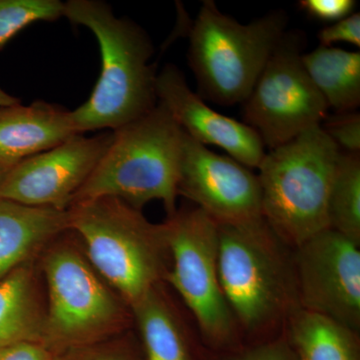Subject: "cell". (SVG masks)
<instances>
[{
	"mask_svg": "<svg viewBox=\"0 0 360 360\" xmlns=\"http://www.w3.org/2000/svg\"><path fill=\"white\" fill-rule=\"evenodd\" d=\"M276 11L243 25L205 0L189 30L188 63L200 96L219 105L243 103L288 26Z\"/></svg>",
	"mask_w": 360,
	"mask_h": 360,
	"instance_id": "6",
	"label": "cell"
},
{
	"mask_svg": "<svg viewBox=\"0 0 360 360\" xmlns=\"http://www.w3.org/2000/svg\"><path fill=\"white\" fill-rule=\"evenodd\" d=\"M302 63L329 110L356 111L360 104V52L322 46L303 53Z\"/></svg>",
	"mask_w": 360,
	"mask_h": 360,
	"instance_id": "18",
	"label": "cell"
},
{
	"mask_svg": "<svg viewBox=\"0 0 360 360\" xmlns=\"http://www.w3.org/2000/svg\"><path fill=\"white\" fill-rule=\"evenodd\" d=\"M295 354L285 340H276L252 348L232 360H295Z\"/></svg>",
	"mask_w": 360,
	"mask_h": 360,
	"instance_id": "25",
	"label": "cell"
},
{
	"mask_svg": "<svg viewBox=\"0 0 360 360\" xmlns=\"http://www.w3.org/2000/svg\"><path fill=\"white\" fill-rule=\"evenodd\" d=\"M304 44L302 33H284L243 103L245 124L269 150L321 125L328 117V104L303 65Z\"/></svg>",
	"mask_w": 360,
	"mask_h": 360,
	"instance_id": "9",
	"label": "cell"
},
{
	"mask_svg": "<svg viewBox=\"0 0 360 360\" xmlns=\"http://www.w3.org/2000/svg\"><path fill=\"white\" fill-rule=\"evenodd\" d=\"M47 251L44 271L49 290L44 343L82 347L125 326V302L101 281L86 257L60 243Z\"/></svg>",
	"mask_w": 360,
	"mask_h": 360,
	"instance_id": "7",
	"label": "cell"
},
{
	"mask_svg": "<svg viewBox=\"0 0 360 360\" xmlns=\"http://www.w3.org/2000/svg\"><path fill=\"white\" fill-rule=\"evenodd\" d=\"M72 25L94 33L101 54V72L91 96L71 111L77 134L94 130L112 131L155 108L153 42L143 28L129 18H117L101 0H70L65 14Z\"/></svg>",
	"mask_w": 360,
	"mask_h": 360,
	"instance_id": "1",
	"label": "cell"
},
{
	"mask_svg": "<svg viewBox=\"0 0 360 360\" xmlns=\"http://www.w3.org/2000/svg\"><path fill=\"white\" fill-rule=\"evenodd\" d=\"M163 229L172 262L165 279L193 312L205 340L227 345L236 321L219 283V225L196 207L175 212Z\"/></svg>",
	"mask_w": 360,
	"mask_h": 360,
	"instance_id": "8",
	"label": "cell"
},
{
	"mask_svg": "<svg viewBox=\"0 0 360 360\" xmlns=\"http://www.w3.org/2000/svg\"><path fill=\"white\" fill-rule=\"evenodd\" d=\"M45 311L30 264L0 279V350L15 343H44Z\"/></svg>",
	"mask_w": 360,
	"mask_h": 360,
	"instance_id": "16",
	"label": "cell"
},
{
	"mask_svg": "<svg viewBox=\"0 0 360 360\" xmlns=\"http://www.w3.org/2000/svg\"><path fill=\"white\" fill-rule=\"evenodd\" d=\"M286 317L288 345L298 360H359L357 333L352 329L300 305Z\"/></svg>",
	"mask_w": 360,
	"mask_h": 360,
	"instance_id": "17",
	"label": "cell"
},
{
	"mask_svg": "<svg viewBox=\"0 0 360 360\" xmlns=\"http://www.w3.org/2000/svg\"><path fill=\"white\" fill-rule=\"evenodd\" d=\"M359 245L328 227L295 248L293 259L298 305L355 333L360 328Z\"/></svg>",
	"mask_w": 360,
	"mask_h": 360,
	"instance_id": "10",
	"label": "cell"
},
{
	"mask_svg": "<svg viewBox=\"0 0 360 360\" xmlns=\"http://www.w3.org/2000/svg\"><path fill=\"white\" fill-rule=\"evenodd\" d=\"M0 360H52L44 343L25 341L0 350Z\"/></svg>",
	"mask_w": 360,
	"mask_h": 360,
	"instance_id": "26",
	"label": "cell"
},
{
	"mask_svg": "<svg viewBox=\"0 0 360 360\" xmlns=\"http://www.w3.org/2000/svg\"><path fill=\"white\" fill-rule=\"evenodd\" d=\"M302 11L323 22L335 23L354 13V0H302Z\"/></svg>",
	"mask_w": 360,
	"mask_h": 360,
	"instance_id": "23",
	"label": "cell"
},
{
	"mask_svg": "<svg viewBox=\"0 0 360 360\" xmlns=\"http://www.w3.org/2000/svg\"><path fill=\"white\" fill-rule=\"evenodd\" d=\"M217 225L219 283L234 319L250 333L272 328L298 305L285 245L264 219Z\"/></svg>",
	"mask_w": 360,
	"mask_h": 360,
	"instance_id": "5",
	"label": "cell"
},
{
	"mask_svg": "<svg viewBox=\"0 0 360 360\" xmlns=\"http://www.w3.org/2000/svg\"><path fill=\"white\" fill-rule=\"evenodd\" d=\"M59 0H0V51L28 25L63 18Z\"/></svg>",
	"mask_w": 360,
	"mask_h": 360,
	"instance_id": "21",
	"label": "cell"
},
{
	"mask_svg": "<svg viewBox=\"0 0 360 360\" xmlns=\"http://www.w3.org/2000/svg\"><path fill=\"white\" fill-rule=\"evenodd\" d=\"M68 213L90 264L129 307L165 279L169 252L163 224H150L141 210L110 196L72 203Z\"/></svg>",
	"mask_w": 360,
	"mask_h": 360,
	"instance_id": "3",
	"label": "cell"
},
{
	"mask_svg": "<svg viewBox=\"0 0 360 360\" xmlns=\"http://www.w3.org/2000/svg\"><path fill=\"white\" fill-rule=\"evenodd\" d=\"M112 141L72 202L118 198L141 210L160 200L176 212L184 130L162 104L115 130Z\"/></svg>",
	"mask_w": 360,
	"mask_h": 360,
	"instance_id": "2",
	"label": "cell"
},
{
	"mask_svg": "<svg viewBox=\"0 0 360 360\" xmlns=\"http://www.w3.org/2000/svg\"><path fill=\"white\" fill-rule=\"evenodd\" d=\"M20 103V99L7 94L4 89H0V106L13 105Z\"/></svg>",
	"mask_w": 360,
	"mask_h": 360,
	"instance_id": "27",
	"label": "cell"
},
{
	"mask_svg": "<svg viewBox=\"0 0 360 360\" xmlns=\"http://www.w3.org/2000/svg\"><path fill=\"white\" fill-rule=\"evenodd\" d=\"M130 309L141 329L148 360H191L179 321L158 286Z\"/></svg>",
	"mask_w": 360,
	"mask_h": 360,
	"instance_id": "19",
	"label": "cell"
},
{
	"mask_svg": "<svg viewBox=\"0 0 360 360\" xmlns=\"http://www.w3.org/2000/svg\"><path fill=\"white\" fill-rule=\"evenodd\" d=\"M329 229L360 245V153L341 151L329 191Z\"/></svg>",
	"mask_w": 360,
	"mask_h": 360,
	"instance_id": "20",
	"label": "cell"
},
{
	"mask_svg": "<svg viewBox=\"0 0 360 360\" xmlns=\"http://www.w3.org/2000/svg\"><path fill=\"white\" fill-rule=\"evenodd\" d=\"M179 194L193 201L217 224L264 219L257 175L231 156L213 153L186 132Z\"/></svg>",
	"mask_w": 360,
	"mask_h": 360,
	"instance_id": "12",
	"label": "cell"
},
{
	"mask_svg": "<svg viewBox=\"0 0 360 360\" xmlns=\"http://www.w3.org/2000/svg\"><path fill=\"white\" fill-rule=\"evenodd\" d=\"M89 360H124L122 359H120V357L115 356H97L94 357V359H89Z\"/></svg>",
	"mask_w": 360,
	"mask_h": 360,
	"instance_id": "28",
	"label": "cell"
},
{
	"mask_svg": "<svg viewBox=\"0 0 360 360\" xmlns=\"http://www.w3.org/2000/svg\"><path fill=\"white\" fill-rule=\"evenodd\" d=\"M340 153L321 125L265 153L257 168L262 217L284 245L297 248L328 229L329 191Z\"/></svg>",
	"mask_w": 360,
	"mask_h": 360,
	"instance_id": "4",
	"label": "cell"
},
{
	"mask_svg": "<svg viewBox=\"0 0 360 360\" xmlns=\"http://www.w3.org/2000/svg\"><path fill=\"white\" fill-rule=\"evenodd\" d=\"M7 172L8 170L6 169V168L0 167V186H1L2 182H4V179H6Z\"/></svg>",
	"mask_w": 360,
	"mask_h": 360,
	"instance_id": "29",
	"label": "cell"
},
{
	"mask_svg": "<svg viewBox=\"0 0 360 360\" xmlns=\"http://www.w3.org/2000/svg\"><path fill=\"white\" fill-rule=\"evenodd\" d=\"M68 231V210L0 198V279Z\"/></svg>",
	"mask_w": 360,
	"mask_h": 360,
	"instance_id": "15",
	"label": "cell"
},
{
	"mask_svg": "<svg viewBox=\"0 0 360 360\" xmlns=\"http://www.w3.org/2000/svg\"><path fill=\"white\" fill-rule=\"evenodd\" d=\"M156 96L177 124L202 146L224 149L248 168H258L265 155L259 135L245 122L221 115L187 84L182 71L167 65L156 75Z\"/></svg>",
	"mask_w": 360,
	"mask_h": 360,
	"instance_id": "13",
	"label": "cell"
},
{
	"mask_svg": "<svg viewBox=\"0 0 360 360\" xmlns=\"http://www.w3.org/2000/svg\"><path fill=\"white\" fill-rule=\"evenodd\" d=\"M75 135L71 111L56 104L39 101L0 106V167L11 169Z\"/></svg>",
	"mask_w": 360,
	"mask_h": 360,
	"instance_id": "14",
	"label": "cell"
},
{
	"mask_svg": "<svg viewBox=\"0 0 360 360\" xmlns=\"http://www.w3.org/2000/svg\"><path fill=\"white\" fill-rule=\"evenodd\" d=\"M113 132L77 134L56 148L26 158L7 172L0 198L68 210L112 141Z\"/></svg>",
	"mask_w": 360,
	"mask_h": 360,
	"instance_id": "11",
	"label": "cell"
},
{
	"mask_svg": "<svg viewBox=\"0 0 360 360\" xmlns=\"http://www.w3.org/2000/svg\"><path fill=\"white\" fill-rule=\"evenodd\" d=\"M322 46H333L336 42H347L360 46V13H354L333 25L323 28L319 33Z\"/></svg>",
	"mask_w": 360,
	"mask_h": 360,
	"instance_id": "24",
	"label": "cell"
},
{
	"mask_svg": "<svg viewBox=\"0 0 360 360\" xmlns=\"http://www.w3.org/2000/svg\"><path fill=\"white\" fill-rule=\"evenodd\" d=\"M322 129L342 153H360V115L356 111L326 117Z\"/></svg>",
	"mask_w": 360,
	"mask_h": 360,
	"instance_id": "22",
	"label": "cell"
}]
</instances>
